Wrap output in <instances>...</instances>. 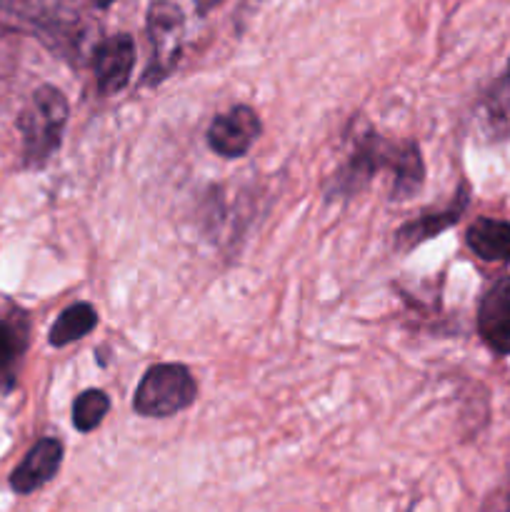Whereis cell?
Wrapping results in <instances>:
<instances>
[{
  "instance_id": "obj_3",
  "label": "cell",
  "mask_w": 510,
  "mask_h": 512,
  "mask_svg": "<svg viewBox=\"0 0 510 512\" xmlns=\"http://www.w3.org/2000/svg\"><path fill=\"white\" fill-rule=\"evenodd\" d=\"M198 398L193 373L180 363H158L145 370L133 395V410L140 418H173Z\"/></svg>"
},
{
  "instance_id": "obj_11",
  "label": "cell",
  "mask_w": 510,
  "mask_h": 512,
  "mask_svg": "<svg viewBox=\"0 0 510 512\" xmlns=\"http://www.w3.org/2000/svg\"><path fill=\"white\" fill-rule=\"evenodd\" d=\"M465 243L485 263H510V223L500 218H478L470 223Z\"/></svg>"
},
{
  "instance_id": "obj_9",
  "label": "cell",
  "mask_w": 510,
  "mask_h": 512,
  "mask_svg": "<svg viewBox=\"0 0 510 512\" xmlns=\"http://www.w3.org/2000/svg\"><path fill=\"white\" fill-rule=\"evenodd\" d=\"M60 465H63V443L58 438H40L10 473V488L18 495L35 493L58 475Z\"/></svg>"
},
{
  "instance_id": "obj_1",
  "label": "cell",
  "mask_w": 510,
  "mask_h": 512,
  "mask_svg": "<svg viewBox=\"0 0 510 512\" xmlns=\"http://www.w3.org/2000/svg\"><path fill=\"white\" fill-rule=\"evenodd\" d=\"M380 173L388 175L393 200H408L418 195L425 183L420 145L415 140L385 138L370 128H355V133L350 135L348 153L325 180V198H353Z\"/></svg>"
},
{
  "instance_id": "obj_13",
  "label": "cell",
  "mask_w": 510,
  "mask_h": 512,
  "mask_svg": "<svg viewBox=\"0 0 510 512\" xmlns=\"http://www.w3.org/2000/svg\"><path fill=\"white\" fill-rule=\"evenodd\" d=\"M95 325H98V313H95L93 305L80 300V303L68 305L58 315V320L50 328L48 340L53 348H65V345L75 343V340H83Z\"/></svg>"
},
{
  "instance_id": "obj_4",
  "label": "cell",
  "mask_w": 510,
  "mask_h": 512,
  "mask_svg": "<svg viewBox=\"0 0 510 512\" xmlns=\"http://www.w3.org/2000/svg\"><path fill=\"white\" fill-rule=\"evenodd\" d=\"M145 30H148L150 43V63L140 83L153 88V85H160L165 78H170V73L180 63L185 35L183 10L175 3H170V0H155L148 8Z\"/></svg>"
},
{
  "instance_id": "obj_15",
  "label": "cell",
  "mask_w": 510,
  "mask_h": 512,
  "mask_svg": "<svg viewBox=\"0 0 510 512\" xmlns=\"http://www.w3.org/2000/svg\"><path fill=\"white\" fill-rule=\"evenodd\" d=\"M95 5H98V8H108V5H113L115 0H93Z\"/></svg>"
},
{
  "instance_id": "obj_8",
  "label": "cell",
  "mask_w": 510,
  "mask_h": 512,
  "mask_svg": "<svg viewBox=\"0 0 510 512\" xmlns=\"http://www.w3.org/2000/svg\"><path fill=\"white\" fill-rule=\"evenodd\" d=\"M470 203V195H468V185H460L458 195L453 198V203L445 205V208H430V210H423V213L418 215V218L408 220V223L400 225L398 230H395V245H398L400 250H413L418 248V245H423L425 240H433L438 238L440 233H445L448 228H453L455 223L460 220V215L465 213V208H468Z\"/></svg>"
},
{
  "instance_id": "obj_5",
  "label": "cell",
  "mask_w": 510,
  "mask_h": 512,
  "mask_svg": "<svg viewBox=\"0 0 510 512\" xmlns=\"http://www.w3.org/2000/svg\"><path fill=\"white\" fill-rule=\"evenodd\" d=\"M263 133L260 115L250 105H233L208 125V145L220 158H243Z\"/></svg>"
},
{
  "instance_id": "obj_6",
  "label": "cell",
  "mask_w": 510,
  "mask_h": 512,
  "mask_svg": "<svg viewBox=\"0 0 510 512\" xmlns=\"http://www.w3.org/2000/svg\"><path fill=\"white\" fill-rule=\"evenodd\" d=\"M93 73L95 88L100 95H118L120 90L128 88L130 75L135 65V45L128 33L110 35L100 40L93 50Z\"/></svg>"
},
{
  "instance_id": "obj_2",
  "label": "cell",
  "mask_w": 510,
  "mask_h": 512,
  "mask_svg": "<svg viewBox=\"0 0 510 512\" xmlns=\"http://www.w3.org/2000/svg\"><path fill=\"white\" fill-rule=\"evenodd\" d=\"M68 100L55 85H40L18 118L25 168H43L63 143Z\"/></svg>"
},
{
  "instance_id": "obj_7",
  "label": "cell",
  "mask_w": 510,
  "mask_h": 512,
  "mask_svg": "<svg viewBox=\"0 0 510 512\" xmlns=\"http://www.w3.org/2000/svg\"><path fill=\"white\" fill-rule=\"evenodd\" d=\"M478 333L493 353L510 355V275L493 280L480 298Z\"/></svg>"
},
{
  "instance_id": "obj_12",
  "label": "cell",
  "mask_w": 510,
  "mask_h": 512,
  "mask_svg": "<svg viewBox=\"0 0 510 512\" xmlns=\"http://www.w3.org/2000/svg\"><path fill=\"white\" fill-rule=\"evenodd\" d=\"M478 120L490 138H510V65L485 90L478 108Z\"/></svg>"
},
{
  "instance_id": "obj_14",
  "label": "cell",
  "mask_w": 510,
  "mask_h": 512,
  "mask_svg": "<svg viewBox=\"0 0 510 512\" xmlns=\"http://www.w3.org/2000/svg\"><path fill=\"white\" fill-rule=\"evenodd\" d=\"M110 413V398L98 388H88L73 400V425L78 433H93Z\"/></svg>"
},
{
  "instance_id": "obj_10",
  "label": "cell",
  "mask_w": 510,
  "mask_h": 512,
  "mask_svg": "<svg viewBox=\"0 0 510 512\" xmlns=\"http://www.w3.org/2000/svg\"><path fill=\"white\" fill-rule=\"evenodd\" d=\"M28 350V318L13 313L0 318V393H10L18 383V370Z\"/></svg>"
},
{
  "instance_id": "obj_16",
  "label": "cell",
  "mask_w": 510,
  "mask_h": 512,
  "mask_svg": "<svg viewBox=\"0 0 510 512\" xmlns=\"http://www.w3.org/2000/svg\"><path fill=\"white\" fill-rule=\"evenodd\" d=\"M503 512H510V493H508V500H505V508Z\"/></svg>"
}]
</instances>
